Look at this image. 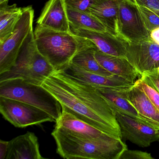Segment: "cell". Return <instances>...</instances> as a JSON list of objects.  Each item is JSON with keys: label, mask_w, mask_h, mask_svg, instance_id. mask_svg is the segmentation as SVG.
Wrapping results in <instances>:
<instances>
[{"label": "cell", "mask_w": 159, "mask_h": 159, "mask_svg": "<svg viewBox=\"0 0 159 159\" xmlns=\"http://www.w3.org/2000/svg\"><path fill=\"white\" fill-rule=\"evenodd\" d=\"M43 86L60 102L62 109L101 131L122 139L116 114L96 87L55 70Z\"/></svg>", "instance_id": "obj_1"}, {"label": "cell", "mask_w": 159, "mask_h": 159, "mask_svg": "<svg viewBox=\"0 0 159 159\" xmlns=\"http://www.w3.org/2000/svg\"><path fill=\"white\" fill-rule=\"evenodd\" d=\"M57 144V152L66 159H120L127 149L122 139L93 141L65 129L55 127L52 133Z\"/></svg>", "instance_id": "obj_2"}, {"label": "cell", "mask_w": 159, "mask_h": 159, "mask_svg": "<svg viewBox=\"0 0 159 159\" xmlns=\"http://www.w3.org/2000/svg\"><path fill=\"white\" fill-rule=\"evenodd\" d=\"M34 35L39 52L56 71L69 65L78 51V38L71 32L57 31L37 25Z\"/></svg>", "instance_id": "obj_3"}, {"label": "cell", "mask_w": 159, "mask_h": 159, "mask_svg": "<svg viewBox=\"0 0 159 159\" xmlns=\"http://www.w3.org/2000/svg\"><path fill=\"white\" fill-rule=\"evenodd\" d=\"M55 70L38 50L33 31L26 41L14 66L9 71L0 74V82L22 79L27 82L42 85Z\"/></svg>", "instance_id": "obj_4"}, {"label": "cell", "mask_w": 159, "mask_h": 159, "mask_svg": "<svg viewBox=\"0 0 159 159\" xmlns=\"http://www.w3.org/2000/svg\"><path fill=\"white\" fill-rule=\"evenodd\" d=\"M0 97L16 99L39 108L52 116L56 122L62 114L58 100L42 85L27 82L22 79L0 82Z\"/></svg>", "instance_id": "obj_5"}, {"label": "cell", "mask_w": 159, "mask_h": 159, "mask_svg": "<svg viewBox=\"0 0 159 159\" xmlns=\"http://www.w3.org/2000/svg\"><path fill=\"white\" fill-rule=\"evenodd\" d=\"M23 13L14 31L0 43V74L11 70L30 35L34 31V11L31 6L23 8Z\"/></svg>", "instance_id": "obj_6"}, {"label": "cell", "mask_w": 159, "mask_h": 159, "mask_svg": "<svg viewBox=\"0 0 159 159\" xmlns=\"http://www.w3.org/2000/svg\"><path fill=\"white\" fill-rule=\"evenodd\" d=\"M0 112L6 120L19 128L56 121L52 116L39 108L2 97H0Z\"/></svg>", "instance_id": "obj_7"}, {"label": "cell", "mask_w": 159, "mask_h": 159, "mask_svg": "<svg viewBox=\"0 0 159 159\" xmlns=\"http://www.w3.org/2000/svg\"><path fill=\"white\" fill-rule=\"evenodd\" d=\"M117 26L118 37L126 42H137L150 38L134 0H120Z\"/></svg>", "instance_id": "obj_8"}, {"label": "cell", "mask_w": 159, "mask_h": 159, "mask_svg": "<svg viewBox=\"0 0 159 159\" xmlns=\"http://www.w3.org/2000/svg\"><path fill=\"white\" fill-rule=\"evenodd\" d=\"M125 57L140 78L145 71L159 69V45L151 38L127 43Z\"/></svg>", "instance_id": "obj_9"}, {"label": "cell", "mask_w": 159, "mask_h": 159, "mask_svg": "<svg viewBox=\"0 0 159 159\" xmlns=\"http://www.w3.org/2000/svg\"><path fill=\"white\" fill-rule=\"evenodd\" d=\"M122 138L139 147L146 148L159 140V130L130 116L115 112Z\"/></svg>", "instance_id": "obj_10"}, {"label": "cell", "mask_w": 159, "mask_h": 159, "mask_svg": "<svg viewBox=\"0 0 159 159\" xmlns=\"http://www.w3.org/2000/svg\"><path fill=\"white\" fill-rule=\"evenodd\" d=\"M75 36L91 41L102 52L114 56L125 57L127 42L108 32H102L84 29L70 28ZM126 58V57H125Z\"/></svg>", "instance_id": "obj_11"}, {"label": "cell", "mask_w": 159, "mask_h": 159, "mask_svg": "<svg viewBox=\"0 0 159 159\" xmlns=\"http://www.w3.org/2000/svg\"><path fill=\"white\" fill-rule=\"evenodd\" d=\"M61 70L69 76L96 88L128 89L134 84L117 75L106 77L92 73L71 63Z\"/></svg>", "instance_id": "obj_12"}, {"label": "cell", "mask_w": 159, "mask_h": 159, "mask_svg": "<svg viewBox=\"0 0 159 159\" xmlns=\"http://www.w3.org/2000/svg\"><path fill=\"white\" fill-rule=\"evenodd\" d=\"M55 127L65 129L76 135L93 141H110L115 137L79 119L72 113L62 109V114Z\"/></svg>", "instance_id": "obj_13"}, {"label": "cell", "mask_w": 159, "mask_h": 159, "mask_svg": "<svg viewBox=\"0 0 159 159\" xmlns=\"http://www.w3.org/2000/svg\"><path fill=\"white\" fill-rule=\"evenodd\" d=\"M37 25L63 32H70V27L63 0H49L37 21Z\"/></svg>", "instance_id": "obj_14"}, {"label": "cell", "mask_w": 159, "mask_h": 159, "mask_svg": "<svg viewBox=\"0 0 159 159\" xmlns=\"http://www.w3.org/2000/svg\"><path fill=\"white\" fill-rule=\"evenodd\" d=\"M37 136L28 132L9 141L5 159H44Z\"/></svg>", "instance_id": "obj_15"}, {"label": "cell", "mask_w": 159, "mask_h": 159, "mask_svg": "<svg viewBox=\"0 0 159 159\" xmlns=\"http://www.w3.org/2000/svg\"><path fill=\"white\" fill-rule=\"evenodd\" d=\"M127 94L128 100L145 123L159 130V111L136 82Z\"/></svg>", "instance_id": "obj_16"}, {"label": "cell", "mask_w": 159, "mask_h": 159, "mask_svg": "<svg viewBox=\"0 0 159 159\" xmlns=\"http://www.w3.org/2000/svg\"><path fill=\"white\" fill-rule=\"evenodd\" d=\"M79 47L71 63L86 71L98 75L110 77L113 75L103 67L94 56L96 45L91 41L78 37Z\"/></svg>", "instance_id": "obj_17"}, {"label": "cell", "mask_w": 159, "mask_h": 159, "mask_svg": "<svg viewBox=\"0 0 159 159\" xmlns=\"http://www.w3.org/2000/svg\"><path fill=\"white\" fill-rule=\"evenodd\" d=\"M94 56L98 63L106 70L113 75L134 83L138 74L125 57L114 56L102 52L96 46Z\"/></svg>", "instance_id": "obj_18"}, {"label": "cell", "mask_w": 159, "mask_h": 159, "mask_svg": "<svg viewBox=\"0 0 159 159\" xmlns=\"http://www.w3.org/2000/svg\"><path fill=\"white\" fill-rule=\"evenodd\" d=\"M96 88L98 93L106 99L115 113L118 111L146 124L139 116L136 110L128 100L127 92L129 88Z\"/></svg>", "instance_id": "obj_19"}, {"label": "cell", "mask_w": 159, "mask_h": 159, "mask_svg": "<svg viewBox=\"0 0 159 159\" xmlns=\"http://www.w3.org/2000/svg\"><path fill=\"white\" fill-rule=\"evenodd\" d=\"M120 1L98 0L90 10V13L102 23L109 33L117 37H119L117 23Z\"/></svg>", "instance_id": "obj_20"}, {"label": "cell", "mask_w": 159, "mask_h": 159, "mask_svg": "<svg viewBox=\"0 0 159 159\" xmlns=\"http://www.w3.org/2000/svg\"><path fill=\"white\" fill-rule=\"evenodd\" d=\"M23 8L16 4L0 5V43L8 39L14 31L22 16Z\"/></svg>", "instance_id": "obj_21"}, {"label": "cell", "mask_w": 159, "mask_h": 159, "mask_svg": "<svg viewBox=\"0 0 159 159\" xmlns=\"http://www.w3.org/2000/svg\"><path fill=\"white\" fill-rule=\"evenodd\" d=\"M66 9L71 28L84 29L108 32L102 23L91 13L67 7Z\"/></svg>", "instance_id": "obj_22"}, {"label": "cell", "mask_w": 159, "mask_h": 159, "mask_svg": "<svg viewBox=\"0 0 159 159\" xmlns=\"http://www.w3.org/2000/svg\"><path fill=\"white\" fill-rule=\"evenodd\" d=\"M137 6L144 25L150 33L154 29L159 27V16L145 6Z\"/></svg>", "instance_id": "obj_23"}, {"label": "cell", "mask_w": 159, "mask_h": 159, "mask_svg": "<svg viewBox=\"0 0 159 159\" xmlns=\"http://www.w3.org/2000/svg\"><path fill=\"white\" fill-rule=\"evenodd\" d=\"M66 7L90 13L91 8L98 0H63Z\"/></svg>", "instance_id": "obj_24"}, {"label": "cell", "mask_w": 159, "mask_h": 159, "mask_svg": "<svg viewBox=\"0 0 159 159\" xmlns=\"http://www.w3.org/2000/svg\"><path fill=\"white\" fill-rule=\"evenodd\" d=\"M135 82L139 88L143 90L148 96V97L159 111V93L153 87L149 85L140 78L138 79Z\"/></svg>", "instance_id": "obj_25"}, {"label": "cell", "mask_w": 159, "mask_h": 159, "mask_svg": "<svg viewBox=\"0 0 159 159\" xmlns=\"http://www.w3.org/2000/svg\"><path fill=\"white\" fill-rule=\"evenodd\" d=\"M139 78L159 93V69L145 71Z\"/></svg>", "instance_id": "obj_26"}, {"label": "cell", "mask_w": 159, "mask_h": 159, "mask_svg": "<svg viewBox=\"0 0 159 159\" xmlns=\"http://www.w3.org/2000/svg\"><path fill=\"white\" fill-rule=\"evenodd\" d=\"M120 159H154V158L148 152L127 148L123 152Z\"/></svg>", "instance_id": "obj_27"}, {"label": "cell", "mask_w": 159, "mask_h": 159, "mask_svg": "<svg viewBox=\"0 0 159 159\" xmlns=\"http://www.w3.org/2000/svg\"><path fill=\"white\" fill-rule=\"evenodd\" d=\"M137 5L145 6L159 16V0H134Z\"/></svg>", "instance_id": "obj_28"}, {"label": "cell", "mask_w": 159, "mask_h": 159, "mask_svg": "<svg viewBox=\"0 0 159 159\" xmlns=\"http://www.w3.org/2000/svg\"><path fill=\"white\" fill-rule=\"evenodd\" d=\"M9 141L0 140V159H5L8 151Z\"/></svg>", "instance_id": "obj_29"}, {"label": "cell", "mask_w": 159, "mask_h": 159, "mask_svg": "<svg viewBox=\"0 0 159 159\" xmlns=\"http://www.w3.org/2000/svg\"><path fill=\"white\" fill-rule=\"evenodd\" d=\"M150 37L159 45V27L156 28L151 31Z\"/></svg>", "instance_id": "obj_30"}, {"label": "cell", "mask_w": 159, "mask_h": 159, "mask_svg": "<svg viewBox=\"0 0 159 159\" xmlns=\"http://www.w3.org/2000/svg\"><path fill=\"white\" fill-rule=\"evenodd\" d=\"M9 0H0V5H5L8 4Z\"/></svg>", "instance_id": "obj_31"}]
</instances>
